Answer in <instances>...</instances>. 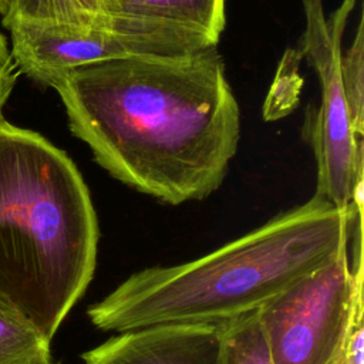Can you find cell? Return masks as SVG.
<instances>
[{
	"instance_id": "8fae6325",
	"label": "cell",
	"mask_w": 364,
	"mask_h": 364,
	"mask_svg": "<svg viewBox=\"0 0 364 364\" xmlns=\"http://www.w3.org/2000/svg\"><path fill=\"white\" fill-rule=\"evenodd\" d=\"M50 343L0 299V364H31L50 351Z\"/></svg>"
},
{
	"instance_id": "2e32d148",
	"label": "cell",
	"mask_w": 364,
	"mask_h": 364,
	"mask_svg": "<svg viewBox=\"0 0 364 364\" xmlns=\"http://www.w3.org/2000/svg\"><path fill=\"white\" fill-rule=\"evenodd\" d=\"M7 1H9V0H0V16L4 14L6 7H7Z\"/></svg>"
},
{
	"instance_id": "3957f363",
	"label": "cell",
	"mask_w": 364,
	"mask_h": 364,
	"mask_svg": "<svg viewBox=\"0 0 364 364\" xmlns=\"http://www.w3.org/2000/svg\"><path fill=\"white\" fill-rule=\"evenodd\" d=\"M98 239L74 162L0 111V299L51 341L94 276Z\"/></svg>"
},
{
	"instance_id": "7a4b0ae2",
	"label": "cell",
	"mask_w": 364,
	"mask_h": 364,
	"mask_svg": "<svg viewBox=\"0 0 364 364\" xmlns=\"http://www.w3.org/2000/svg\"><path fill=\"white\" fill-rule=\"evenodd\" d=\"M363 205L338 209L316 195L191 262L135 272L87 310L102 331L222 323L260 309L348 246Z\"/></svg>"
},
{
	"instance_id": "9c48e42d",
	"label": "cell",
	"mask_w": 364,
	"mask_h": 364,
	"mask_svg": "<svg viewBox=\"0 0 364 364\" xmlns=\"http://www.w3.org/2000/svg\"><path fill=\"white\" fill-rule=\"evenodd\" d=\"M119 16L115 0H9L1 23L90 24Z\"/></svg>"
},
{
	"instance_id": "4fadbf2b",
	"label": "cell",
	"mask_w": 364,
	"mask_h": 364,
	"mask_svg": "<svg viewBox=\"0 0 364 364\" xmlns=\"http://www.w3.org/2000/svg\"><path fill=\"white\" fill-rule=\"evenodd\" d=\"M0 74L6 77H16V67L1 31H0Z\"/></svg>"
},
{
	"instance_id": "52a82bcc",
	"label": "cell",
	"mask_w": 364,
	"mask_h": 364,
	"mask_svg": "<svg viewBox=\"0 0 364 364\" xmlns=\"http://www.w3.org/2000/svg\"><path fill=\"white\" fill-rule=\"evenodd\" d=\"M220 323L158 324L112 336L84 364H219Z\"/></svg>"
},
{
	"instance_id": "7c38bea8",
	"label": "cell",
	"mask_w": 364,
	"mask_h": 364,
	"mask_svg": "<svg viewBox=\"0 0 364 364\" xmlns=\"http://www.w3.org/2000/svg\"><path fill=\"white\" fill-rule=\"evenodd\" d=\"M363 344H364V327H363V311H360L355 316L350 330L343 364H364Z\"/></svg>"
},
{
	"instance_id": "ba28073f",
	"label": "cell",
	"mask_w": 364,
	"mask_h": 364,
	"mask_svg": "<svg viewBox=\"0 0 364 364\" xmlns=\"http://www.w3.org/2000/svg\"><path fill=\"white\" fill-rule=\"evenodd\" d=\"M119 16L171 21L205 31L219 41L226 24L225 0H115Z\"/></svg>"
},
{
	"instance_id": "30bf717a",
	"label": "cell",
	"mask_w": 364,
	"mask_h": 364,
	"mask_svg": "<svg viewBox=\"0 0 364 364\" xmlns=\"http://www.w3.org/2000/svg\"><path fill=\"white\" fill-rule=\"evenodd\" d=\"M219 364H273L259 309L220 323Z\"/></svg>"
},
{
	"instance_id": "5bb4252c",
	"label": "cell",
	"mask_w": 364,
	"mask_h": 364,
	"mask_svg": "<svg viewBox=\"0 0 364 364\" xmlns=\"http://www.w3.org/2000/svg\"><path fill=\"white\" fill-rule=\"evenodd\" d=\"M14 82H16V77H6L0 74V111L13 90Z\"/></svg>"
},
{
	"instance_id": "5b68a950",
	"label": "cell",
	"mask_w": 364,
	"mask_h": 364,
	"mask_svg": "<svg viewBox=\"0 0 364 364\" xmlns=\"http://www.w3.org/2000/svg\"><path fill=\"white\" fill-rule=\"evenodd\" d=\"M328 263L301 277L259 309L273 364H343L363 304V232Z\"/></svg>"
},
{
	"instance_id": "277c9868",
	"label": "cell",
	"mask_w": 364,
	"mask_h": 364,
	"mask_svg": "<svg viewBox=\"0 0 364 364\" xmlns=\"http://www.w3.org/2000/svg\"><path fill=\"white\" fill-rule=\"evenodd\" d=\"M357 0H343L330 14L324 0H301V53L320 81V105L307 122L316 159V196L338 209L363 205L364 117L354 111L341 70L343 36Z\"/></svg>"
},
{
	"instance_id": "8992f818",
	"label": "cell",
	"mask_w": 364,
	"mask_h": 364,
	"mask_svg": "<svg viewBox=\"0 0 364 364\" xmlns=\"http://www.w3.org/2000/svg\"><path fill=\"white\" fill-rule=\"evenodd\" d=\"M7 30L14 67L43 85L84 64L131 57H186L218 46V40L198 28L131 16L90 24L14 23Z\"/></svg>"
},
{
	"instance_id": "6da1fadb",
	"label": "cell",
	"mask_w": 364,
	"mask_h": 364,
	"mask_svg": "<svg viewBox=\"0 0 364 364\" xmlns=\"http://www.w3.org/2000/svg\"><path fill=\"white\" fill-rule=\"evenodd\" d=\"M71 132L122 183L179 205L215 192L236 154L240 109L218 47L131 57L54 75Z\"/></svg>"
},
{
	"instance_id": "9a60e30c",
	"label": "cell",
	"mask_w": 364,
	"mask_h": 364,
	"mask_svg": "<svg viewBox=\"0 0 364 364\" xmlns=\"http://www.w3.org/2000/svg\"><path fill=\"white\" fill-rule=\"evenodd\" d=\"M31 364H60L51 354V351L43 354L41 357H38L37 360H34Z\"/></svg>"
}]
</instances>
